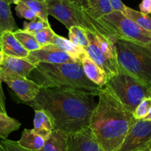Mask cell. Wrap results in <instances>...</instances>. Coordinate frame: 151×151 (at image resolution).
<instances>
[{"mask_svg": "<svg viewBox=\"0 0 151 151\" xmlns=\"http://www.w3.org/2000/svg\"><path fill=\"white\" fill-rule=\"evenodd\" d=\"M68 30V37L71 42L75 44L76 45L83 47L84 50L88 47L89 42L85 29L80 27L73 26L69 28Z\"/></svg>", "mask_w": 151, "mask_h": 151, "instance_id": "obj_26", "label": "cell"}, {"mask_svg": "<svg viewBox=\"0 0 151 151\" xmlns=\"http://www.w3.org/2000/svg\"><path fill=\"white\" fill-rule=\"evenodd\" d=\"M89 5L90 10L87 13L97 19L113 11L109 0H89Z\"/></svg>", "mask_w": 151, "mask_h": 151, "instance_id": "obj_23", "label": "cell"}, {"mask_svg": "<svg viewBox=\"0 0 151 151\" xmlns=\"http://www.w3.org/2000/svg\"><path fill=\"white\" fill-rule=\"evenodd\" d=\"M3 58H4V55H3L2 52H1V51H0V65L2 63Z\"/></svg>", "mask_w": 151, "mask_h": 151, "instance_id": "obj_40", "label": "cell"}, {"mask_svg": "<svg viewBox=\"0 0 151 151\" xmlns=\"http://www.w3.org/2000/svg\"><path fill=\"white\" fill-rule=\"evenodd\" d=\"M17 142L24 148L38 151L44 147L45 140L33 129H25L22 131L20 139L17 141Z\"/></svg>", "mask_w": 151, "mask_h": 151, "instance_id": "obj_19", "label": "cell"}, {"mask_svg": "<svg viewBox=\"0 0 151 151\" xmlns=\"http://www.w3.org/2000/svg\"><path fill=\"white\" fill-rule=\"evenodd\" d=\"M133 151H149V149H148L147 145L143 146V147H139V148L136 149V150H134Z\"/></svg>", "mask_w": 151, "mask_h": 151, "instance_id": "obj_37", "label": "cell"}, {"mask_svg": "<svg viewBox=\"0 0 151 151\" xmlns=\"http://www.w3.org/2000/svg\"><path fill=\"white\" fill-rule=\"evenodd\" d=\"M0 150L1 151H33L21 147L16 141L9 140L7 139H0Z\"/></svg>", "mask_w": 151, "mask_h": 151, "instance_id": "obj_31", "label": "cell"}, {"mask_svg": "<svg viewBox=\"0 0 151 151\" xmlns=\"http://www.w3.org/2000/svg\"><path fill=\"white\" fill-rule=\"evenodd\" d=\"M50 27L49 22H44L42 19L38 18V19H35V20L30 21L29 23L27 22H24L23 29H24L26 32L33 33V32H38V31L41 30L43 29H45L47 27Z\"/></svg>", "mask_w": 151, "mask_h": 151, "instance_id": "obj_28", "label": "cell"}, {"mask_svg": "<svg viewBox=\"0 0 151 151\" xmlns=\"http://www.w3.org/2000/svg\"><path fill=\"white\" fill-rule=\"evenodd\" d=\"M1 83L2 82L0 80V112L7 114L5 107V96H4V91H3Z\"/></svg>", "mask_w": 151, "mask_h": 151, "instance_id": "obj_35", "label": "cell"}, {"mask_svg": "<svg viewBox=\"0 0 151 151\" xmlns=\"http://www.w3.org/2000/svg\"><path fill=\"white\" fill-rule=\"evenodd\" d=\"M81 64L84 74L90 81L101 87L106 86L108 81L107 75L87 55V52L81 58Z\"/></svg>", "mask_w": 151, "mask_h": 151, "instance_id": "obj_15", "label": "cell"}, {"mask_svg": "<svg viewBox=\"0 0 151 151\" xmlns=\"http://www.w3.org/2000/svg\"><path fill=\"white\" fill-rule=\"evenodd\" d=\"M98 97L89 127L104 151H116L136 119L107 86Z\"/></svg>", "mask_w": 151, "mask_h": 151, "instance_id": "obj_2", "label": "cell"}, {"mask_svg": "<svg viewBox=\"0 0 151 151\" xmlns=\"http://www.w3.org/2000/svg\"><path fill=\"white\" fill-rule=\"evenodd\" d=\"M67 1L87 12H88L90 10L89 0H67Z\"/></svg>", "mask_w": 151, "mask_h": 151, "instance_id": "obj_32", "label": "cell"}, {"mask_svg": "<svg viewBox=\"0 0 151 151\" xmlns=\"http://www.w3.org/2000/svg\"><path fill=\"white\" fill-rule=\"evenodd\" d=\"M35 111L33 119V131L44 140L47 139L53 131V124L48 115L41 110Z\"/></svg>", "mask_w": 151, "mask_h": 151, "instance_id": "obj_18", "label": "cell"}, {"mask_svg": "<svg viewBox=\"0 0 151 151\" xmlns=\"http://www.w3.org/2000/svg\"><path fill=\"white\" fill-rule=\"evenodd\" d=\"M150 86H151V84H150Z\"/></svg>", "mask_w": 151, "mask_h": 151, "instance_id": "obj_43", "label": "cell"}, {"mask_svg": "<svg viewBox=\"0 0 151 151\" xmlns=\"http://www.w3.org/2000/svg\"><path fill=\"white\" fill-rule=\"evenodd\" d=\"M99 20L115 32L119 39L145 46L151 42V32L144 30L122 12L113 11Z\"/></svg>", "mask_w": 151, "mask_h": 151, "instance_id": "obj_8", "label": "cell"}, {"mask_svg": "<svg viewBox=\"0 0 151 151\" xmlns=\"http://www.w3.org/2000/svg\"><path fill=\"white\" fill-rule=\"evenodd\" d=\"M68 151H104L90 127L68 137Z\"/></svg>", "mask_w": 151, "mask_h": 151, "instance_id": "obj_12", "label": "cell"}, {"mask_svg": "<svg viewBox=\"0 0 151 151\" xmlns=\"http://www.w3.org/2000/svg\"><path fill=\"white\" fill-rule=\"evenodd\" d=\"M94 97L72 88H41L35 98L26 104L34 110L45 112L51 120L53 130L69 135L90 126L97 105Z\"/></svg>", "mask_w": 151, "mask_h": 151, "instance_id": "obj_1", "label": "cell"}, {"mask_svg": "<svg viewBox=\"0 0 151 151\" xmlns=\"http://www.w3.org/2000/svg\"><path fill=\"white\" fill-rule=\"evenodd\" d=\"M16 1H20L21 3L25 4L26 7L30 9L32 11H33L36 14L38 18L42 19L44 22H49V15L47 13V7L45 1H37V0H18Z\"/></svg>", "mask_w": 151, "mask_h": 151, "instance_id": "obj_25", "label": "cell"}, {"mask_svg": "<svg viewBox=\"0 0 151 151\" xmlns=\"http://www.w3.org/2000/svg\"><path fill=\"white\" fill-rule=\"evenodd\" d=\"M0 35H1V34H0Z\"/></svg>", "mask_w": 151, "mask_h": 151, "instance_id": "obj_42", "label": "cell"}, {"mask_svg": "<svg viewBox=\"0 0 151 151\" xmlns=\"http://www.w3.org/2000/svg\"><path fill=\"white\" fill-rule=\"evenodd\" d=\"M68 134L59 130H53L47 139L44 145L38 151H68Z\"/></svg>", "mask_w": 151, "mask_h": 151, "instance_id": "obj_17", "label": "cell"}, {"mask_svg": "<svg viewBox=\"0 0 151 151\" xmlns=\"http://www.w3.org/2000/svg\"><path fill=\"white\" fill-rule=\"evenodd\" d=\"M32 34L34 35L41 48L44 46L53 44V39L56 35L54 31L52 29L51 27H49Z\"/></svg>", "mask_w": 151, "mask_h": 151, "instance_id": "obj_27", "label": "cell"}, {"mask_svg": "<svg viewBox=\"0 0 151 151\" xmlns=\"http://www.w3.org/2000/svg\"><path fill=\"white\" fill-rule=\"evenodd\" d=\"M0 51L10 57L28 58L29 52L24 48L13 35V32L5 31L0 35Z\"/></svg>", "mask_w": 151, "mask_h": 151, "instance_id": "obj_13", "label": "cell"}, {"mask_svg": "<svg viewBox=\"0 0 151 151\" xmlns=\"http://www.w3.org/2000/svg\"><path fill=\"white\" fill-rule=\"evenodd\" d=\"M16 4V7H15V10L16 12V14L19 17L24 18V19H27V20L33 21L35 19H38V16H36L33 11L28 8V7L21 3L20 1H16L14 3Z\"/></svg>", "mask_w": 151, "mask_h": 151, "instance_id": "obj_30", "label": "cell"}, {"mask_svg": "<svg viewBox=\"0 0 151 151\" xmlns=\"http://www.w3.org/2000/svg\"><path fill=\"white\" fill-rule=\"evenodd\" d=\"M10 5L6 0H0V34L5 31L14 32L18 29Z\"/></svg>", "mask_w": 151, "mask_h": 151, "instance_id": "obj_20", "label": "cell"}, {"mask_svg": "<svg viewBox=\"0 0 151 151\" xmlns=\"http://www.w3.org/2000/svg\"><path fill=\"white\" fill-rule=\"evenodd\" d=\"M58 48L65 52L70 57L72 58L76 63H81V60L86 54V51L83 47L76 45L69 39L56 34L53 39V44Z\"/></svg>", "mask_w": 151, "mask_h": 151, "instance_id": "obj_16", "label": "cell"}, {"mask_svg": "<svg viewBox=\"0 0 151 151\" xmlns=\"http://www.w3.org/2000/svg\"><path fill=\"white\" fill-rule=\"evenodd\" d=\"M46 4L49 16L57 19L68 29L73 26L80 27L113 42L118 38L110 27L67 0H48Z\"/></svg>", "mask_w": 151, "mask_h": 151, "instance_id": "obj_4", "label": "cell"}, {"mask_svg": "<svg viewBox=\"0 0 151 151\" xmlns=\"http://www.w3.org/2000/svg\"><path fill=\"white\" fill-rule=\"evenodd\" d=\"M6 1H7V2L9 3V4H14V2L15 1H18V0H6ZM37 1H48V0H37Z\"/></svg>", "mask_w": 151, "mask_h": 151, "instance_id": "obj_39", "label": "cell"}, {"mask_svg": "<svg viewBox=\"0 0 151 151\" xmlns=\"http://www.w3.org/2000/svg\"><path fill=\"white\" fill-rule=\"evenodd\" d=\"M140 12L147 15H151V0H142L139 5Z\"/></svg>", "mask_w": 151, "mask_h": 151, "instance_id": "obj_34", "label": "cell"}, {"mask_svg": "<svg viewBox=\"0 0 151 151\" xmlns=\"http://www.w3.org/2000/svg\"><path fill=\"white\" fill-rule=\"evenodd\" d=\"M36 66V63L30 61L26 58L10 57L4 55L0 67L4 70L12 72L25 78H28Z\"/></svg>", "mask_w": 151, "mask_h": 151, "instance_id": "obj_14", "label": "cell"}, {"mask_svg": "<svg viewBox=\"0 0 151 151\" xmlns=\"http://www.w3.org/2000/svg\"><path fill=\"white\" fill-rule=\"evenodd\" d=\"M151 109V97L145 98L141 102L133 112L134 118L137 120L143 119Z\"/></svg>", "mask_w": 151, "mask_h": 151, "instance_id": "obj_29", "label": "cell"}, {"mask_svg": "<svg viewBox=\"0 0 151 151\" xmlns=\"http://www.w3.org/2000/svg\"><path fill=\"white\" fill-rule=\"evenodd\" d=\"M0 80L8 86L21 101L31 102L39 91V85L28 78H25L0 67Z\"/></svg>", "mask_w": 151, "mask_h": 151, "instance_id": "obj_9", "label": "cell"}, {"mask_svg": "<svg viewBox=\"0 0 151 151\" xmlns=\"http://www.w3.org/2000/svg\"><path fill=\"white\" fill-rule=\"evenodd\" d=\"M88 47L85 49L87 55L104 70L108 78L115 75L119 70L115 41L106 39L101 35H96L86 30Z\"/></svg>", "mask_w": 151, "mask_h": 151, "instance_id": "obj_7", "label": "cell"}, {"mask_svg": "<svg viewBox=\"0 0 151 151\" xmlns=\"http://www.w3.org/2000/svg\"><path fill=\"white\" fill-rule=\"evenodd\" d=\"M143 119L145 121H150V122H151V109H150V110L149 111V112H148L147 114L145 116V117Z\"/></svg>", "mask_w": 151, "mask_h": 151, "instance_id": "obj_36", "label": "cell"}, {"mask_svg": "<svg viewBox=\"0 0 151 151\" xmlns=\"http://www.w3.org/2000/svg\"><path fill=\"white\" fill-rule=\"evenodd\" d=\"M119 66L144 83L151 84V55L143 45L116 38L114 42Z\"/></svg>", "mask_w": 151, "mask_h": 151, "instance_id": "obj_5", "label": "cell"}, {"mask_svg": "<svg viewBox=\"0 0 151 151\" xmlns=\"http://www.w3.org/2000/svg\"><path fill=\"white\" fill-rule=\"evenodd\" d=\"M28 78L41 88H66L99 96L103 87L90 81L84 74L81 63L50 64L37 63Z\"/></svg>", "mask_w": 151, "mask_h": 151, "instance_id": "obj_3", "label": "cell"}, {"mask_svg": "<svg viewBox=\"0 0 151 151\" xmlns=\"http://www.w3.org/2000/svg\"><path fill=\"white\" fill-rule=\"evenodd\" d=\"M147 147H148V149H149V151H151V139H150V140L148 142Z\"/></svg>", "mask_w": 151, "mask_h": 151, "instance_id": "obj_41", "label": "cell"}, {"mask_svg": "<svg viewBox=\"0 0 151 151\" xmlns=\"http://www.w3.org/2000/svg\"><path fill=\"white\" fill-rule=\"evenodd\" d=\"M0 151H1V150H0Z\"/></svg>", "mask_w": 151, "mask_h": 151, "instance_id": "obj_44", "label": "cell"}, {"mask_svg": "<svg viewBox=\"0 0 151 151\" xmlns=\"http://www.w3.org/2000/svg\"><path fill=\"white\" fill-rule=\"evenodd\" d=\"M27 59L34 63L62 64L66 63H76L72 58L54 44H49L41 47L39 50L30 52Z\"/></svg>", "mask_w": 151, "mask_h": 151, "instance_id": "obj_11", "label": "cell"}, {"mask_svg": "<svg viewBox=\"0 0 151 151\" xmlns=\"http://www.w3.org/2000/svg\"><path fill=\"white\" fill-rule=\"evenodd\" d=\"M151 139V122L136 119L116 151H133L147 145Z\"/></svg>", "mask_w": 151, "mask_h": 151, "instance_id": "obj_10", "label": "cell"}, {"mask_svg": "<svg viewBox=\"0 0 151 151\" xmlns=\"http://www.w3.org/2000/svg\"><path fill=\"white\" fill-rule=\"evenodd\" d=\"M21 127V123L7 114L0 112V139H6L12 132L17 131Z\"/></svg>", "mask_w": 151, "mask_h": 151, "instance_id": "obj_22", "label": "cell"}, {"mask_svg": "<svg viewBox=\"0 0 151 151\" xmlns=\"http://www.w3.org/2000/svg\"><path fill=\"white\" fill-rule=\"evenodd\" d=\"M111 6L113 7V11H120L123 13L125 11V9L127 6L122 2L121 0H109Z\"/></svg>", "mask_w": 151, "mask_h": 151, "instance_id": "obj_33", "label": "cell"}, {"mask_svg": "<svg viewBox=\"0 0 151 151\" xmlns=\"http://www.w3.org/2000/svg\"><path fill=\"white\" fill-rule=\"evenodd\" d=\"M106 86L133 113L144 99L151 97V86L142 83L121 66L115 75L108 78Z\"/></svg>", "mask_w": 151, "mask_h": 151, "instance_id": "obj_6", "label": "cell"}, {"mask_svg": "<svg viewBox=\"0 0 151 151\" xmlns=\"http://www.w3.org/2000/svg\"><path fill=\"white\" fill-rule=\"evenodd\" d=\"M144 47L146 48V50H147V52L150 53V55H151V42H150L149 44H147V45H145V46H144Z\"/></svg>", "mask_w": 151, "mask_h": 151, "instance_id": "obj_38", "label": "cell"}, {"mask_svg": "<svg viewBox=\"0 0 151 151\" xmlns=\"http://www.w3.org/2000/svg\"><path fill=\"white\" fill-rule=\"evenodd\" d=\"M13 35L23 46L24 48L28 50L29 52L39 50L41 48L34 35L31 32H26L24 29H18L13 32Z\"/></svg>", "mask_w": 151, "mask_h": 151, "instance_id": "obj_24", "label": "cell"}, {"mask_svg": "<svg viewBox=\"0 0 151 151\" xmlns=\"http://www.w3.org/2000/svg\"><path fill=\"white\" fill-rule=\"evenodd\" d=\"M124 14L134 22L139 27L151 32V15L144 14L129 7H126Z\"/></svg>", "mask_w": 151, "mask_h": 151, "instance_id": "obj_21", "label": "cell"}]
</instances>
